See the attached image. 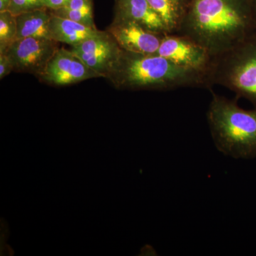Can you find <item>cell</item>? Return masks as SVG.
<instances>
[{
    "mask_svg": "<svg viewBox=\"0 0 256 256\" xmlns=\"http://www.w3.org/2000/svg\"><path fill=\"white\" fill-rule=\"evenodd\" d=\"M256 32L250 0H190L176 34L200 44L214 58Z\"/></svg>",
    "mask_w": 256,
    "mask_h": 256,
    "instance_id": "obj_1",
    "label": "cell"
},
{
    "mask_svg": "<svg viewBox=\"0 0 256 256\" xmlns=\"http://www.w3.org/2000/svg\"><path fill=\"white\" fill-rule=\"evenodd\" d=\"M108 78L116 86L128 89L171 90L212 86L204 72L178 65L160 55L137 54L124 50Z\"/></svg>",
    "mask_w": 256,
    "mask_h": 256,
    "instance_id": "obj_2",
    "label": "cell"
},
{
    "mask_svg": "<svg viewBox=\"0 0 256 256\" xmlns=\"http://www.w3.org/2000/svg\"><path fill=\"white\" fill-rule=\"evenodd\" d=\"M207 120L217 149L235 159L256 158V108L246 110L212 92Z\"/></svg>",
    "mask_w": 256,
    "mask_h": 256,
    "instance_id": "obj_3",
    "label": "cell"
},
{
    "mask_svg": "<svg viewBox=\"0 0 256 256\" xmlns=\"http://www.w3.org/2000/svg\"><path fill=\"white\" fill-rule=\"evenodd\" d=\"M210 85H220L256 108V32L238 46L214 57L208 74Z\"/></svg>",
    "mask_w": 256,
    "mask_h": 256,
    "instance_id": "obj_4",
    "label": "cell"
},
{
    "mask_svg": "<svg viewBox=\"0 0 256 256\" xmlns=\"http://www.w3.org/2000/svg\"><path fill=\"white\" fill-rule=\"evenodd\" d=\"M74 54L100 77L108 78L120 58L122 50L108 32L88 38L72 46Z\"/></svg>",
    "mask_w": 256,
    "mask_h": 256,
    "instance_id": "obj_5",
    "label": "cell"
},
{
    "mask_svg": "<svg viewBox=\"0 0 256 256\" xmlns=\"http://www.w3.org/2000/svg\"><path fill=\"white\" fill-rule=\"evenodd\" d=\"M50 38L28 37L15 40L5 54L9 56L14 70L40 76L58 50Z\"/></svg>",
    "mask_w": 256,
    "mask_h": 256,
    "instance_id": "obj_6",
    "label": "cell"
},
{
    "mask_svg": "<svg viewBox=\"0 0 256 256\" xmlns=\"http://www.w3.org/2000/svg\"><path fill=\"white\" fill-rule=\"evenodd\" d=\"M156 54L178 65L207 74L213 60V57L204 47L178 34L164 35Z\"/></svg>",
    "mask_w": 256,
    "mask_h": 256,
    "instance_id": "obj_7",
    "label": "cell"
},
{
    "mask_svg": "<svg viewBox=\"0 0 256 256\" xmlns=\"http://www.w3.org/2000/svg\"><path fill=\"white\" fill-rule=\"evenodd\" d=\"M107 32L124 52L142 55L156 54L165 35L150 31L132 20L120 18H114Z\"/></svg>",
    "mask_w": 256,
    "mask_h": 256,
    "instance_id": "obj_8",
    "label": "cell"
},
{
    "mask_svg": "<svg viewBox=\"0 0 256 256\" xmlns=\"http://www.w3.org/2000/svg\"><path fill=\"white\" fill-rule=\"evenodd\" d=\"M40 76L46 82L57 86L100 77L72 50L64 48H58Z\"/></svg>",
    "mask_w": 256,
    "mask_h": 256,
    "instance_id": "obj_9",
    "label": "cell"
},
{
    "mask_svg": "<svg viewBox=\"0 0 256 256\" xmlns=\"http://www.w3.org/2000/svg\"><path fill=\"white\" fill-rule=\"evenodd\" d=\"M114 18L136 22L160 34H168V30L146 0H116Z\"/></svg>",
    "mask_w": 256,
    "mask_h": 256,
    "instance_id": "obj_10",
    "label": "cell"
},
{
    "mask_svg": "<svg viewBox=\"0 0 256 256\" xmlns=\"http://www.w3.org/2000/svg\"><path fill=\"white\" fill-rule=\"evenodd\" d=\"M50 38L56 42L67 44L72 46L98 34L101 31L86 25L60 18L50 12Z\"/></svg>",
    "mask_w": 256,
    "mask_h": 256,
    "instance_id": "obj_11",
    "label": "cell"
},
{
    "mask_svg": "<svg viewBox=\"0 0 256 256\" xmlns=\"http://www.w3.org/2000/svg\"><path fill=\"white\" fill-rule=\"evenodd\" d=\"M16 18L18 23L16 40L28 37L50 38L48 28L50 13L48 12L47 8L26 12L18 15Z\"/></svg>",
    "mask_w": 256,
    "mask_h": 256,
    "instance_id": "obj_12",
    "label": "cell"
},
{
    "mask_svg": "<svg viewBox=\"0 0 256 256\" xmlns=\"http://www.w3.org/2000/svg\"><path fill=\"white\" fill-rule=\"evenodd\" d=\"M169 34H176L188 12L190 0H146Z\"/></svg>",
    "mask_w": 256,
    "mask_h": 256,
    "instance_id": "obj_13",
    "label": "cell"
},
{
    "mask_svg": "<svg viewBox=\"0 0 256 256\" xmlns=\"http://www.w3.org/2000/svg\"><path fill=\"white\" fill-rule=\"evenodd\" d=\"M18 23L15 15L9 11L0 12V53H5L16 40Z\"/></svg>",
    "mask_w": 256,
    "mask_h": 256,
    "instance_id": "obj_14",
    "label": "cell"
},
{
    "mask_svg": "<svg viewBox=\"0 0 256 256\" xmlns=\"http://www.w3.org/2000/svg\"><path fill=\"white\" fill-rule=\"evenodd\" d=\"M52 13L60 18H68L90 28H96L94 23V12L73 10L64 6L60 9L52 11Z\"/></svg>",
    "mask_w": 256,
    "mask_h": 256,
    "instance_id": "obj_15",
    "label": "cell"
},
{
    "mask_svg": "<svg viewBox=\"0 0 256 256\" xmlns=\"http://www.w3.org/2000/svg\"><path fill=\"white\" fill-rule=\"evenodd\" d=\"M43 8L42 0H11L8 11L18 16L26 12Z\"/></svg>",
    "mask_w": 256,
    "mask_h": 256,
    "instance_id": "obj_16",
    "label": "cell"
},
{
    "mask_svg": "<svg viewBox=\"0 0 256 256\" xmlns=\"http://www.w3.org/2000/svg\"><path fill=\"white\" fill-rule=\"evenodd\" d=\"M12 70L14 66L9 56L5 53H0V79L4 78Z\"/></svg>",
    "mask_w": 256,
    "mask_h": 256,
    "instance_id": "obj_17",
    "label": "cell"
},
{
    "mask_svg": "<svg viewBox=\"0 0 256 256\" xmlns=\"http://www.w3.org/2000/svg\"><path fill=\"white\" fill-rule=\"evenodd\" d=\"M65 6L70 9L94 12L92 0H68Z\"/></svg>",
    "mask_w": 256,
    "mask_h": 256,
    "instance_id": "obj_18",
    "label": "cell"
},
{
    "mask_svg": "<svg viewBox=\"0 0 256 256\" xmlns=\"http://www.w3.org/2000/svg\"><path fill=\"white\" fill-rule=\"evenodd\" d=\"M42 2L44 8L54 11L65 6L68 0H42Z\"/></svg>",
    "mask_w": 256,
    "mask_h": 256,
    "instance_id": "obj_19",
    "label": "cell"
},
{
    "mask_svg": "<svg viewBox=\"0 0 256 256\" xmlns=\"http://www.w3.org/2000/svg\"><path fill=\"white\" fill-rule=\"evenodd\" d=\"M11 0H0V12L8 11Z\"/></svg>",
    "mask_w": 256,
    "mask_h": 256,
    "instance_id": "obj_20",
    "label": "cell"
},
{
    "mask_svg": "<svg viewBox=\"0 0 256 256\" xmlns=\"http://www.w3.org/2000/svg\"><path fill=\"white\" fill-rule=\"evenodd\" d=\"M250 3H252V13H254V18H255L256 23V0H250Z\"/></svg>",
    "mask_w": 256,
    "mask_h": 256,
    "instance_id": "obj_21",
    "label": "cell"
}]
</instances>
